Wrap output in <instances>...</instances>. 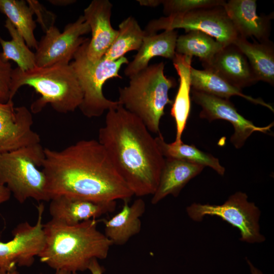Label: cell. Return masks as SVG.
<instances>
[{
	"instance_id": "e0dca14e",
	"label": "cell",
	"mask_w": 274,
	"mask_h": 274,
	"mask_svg": "<svg viewBox=\"0 0 274 274\" xmlns=\"http://www.w3.org/2000/svg\"><path fill=\"white\" fill-rule=\"evenodd\" d=\"M202 65L241 89L258 82L246 57L233 44L224 46Z\"/></svg>"
},
{
	"instance_id": "f1b7e54d",
	"label": "cell",
	"mask_w": 274,
	"mask_h": 274,
	"mask_svg": "<svg viewBox=\"0 0 274 274\" xmlns=\"http://www.w3.org/2000/svg\"><path fill=\"white\" fill-rule=\"evenodd\" d=\"M225 2L223 0H162L163 12L167 16L199 9L223 6Z\"/></svg>"
},
{
	"instance_id": "9a60e30c",
	"label": "cell",
	"mask_w": 274,
	"mask_h": 274,
	"mask_svg": "<svg viewBox=\"0 0 274 274\" xmlns=\"http://www.w3.org/2000/svg\"><path fill=\"white\" fill-rule=\"evenodd\" d=\"M49 211L51 219L66 225H75L111 213L116 201L97 202L59 195L49 201Z\"/></svg>"
},
{
	"instance_id": "8fae6325",
	"label": "cell",
	"mask_w": 274,
	"mask_h": 274,
	"mask_svg": "<svg viewBox=\"0 0 274 274\" xmlns=\"http://www.w3.org/2000/svg\"><path fill=\"white\" fill-rule=\"evenodd\" d=\"M90 28L83 15L68 23L62 32L55 26L50 27L38 42L35 53L37 67L69 64L78 48L84 42L83 35Z\"/></svg>"
},
{
	"instance_id": "d590c367",
	"label": "cell",
	"mask_w": 274,
	"mask_h": 274,
	"mask_svg": "<svg viewBox=\"0 0 274 274\" xmlns=\"http://www.w3.org/2000/svg\"><path fill=\"white\" fill-rule=\"evenodd\" d=\"M39 274H45L43 273H40ZM53 274H78L77 272H71L65 270H55Z\"/></svg>"
},
{
	"instance_id": "836d02e7",
	"label": "cell",
	"mask_w": 274,
	"mask_h": 274,
	"mask_svg": "<svg viewBox=\"0 0 274 274\" xmlns=\"http://www.w3.org/2000/svg\"><path fill=\"white\" fill-rule=\"evenodd\" d=\"M49 2L52 4L56 6H67L74 3L76 1L75 0H51L49 1Z\"/></svg>"
},
{
	"instance_id": "4316f807",
	"label": "cell",
	"mask_w": 274,
	"mask_h": 274,
	"mask_svg": "<svg viewBox=\"0 0 274 274\" xmlns=\"http://www.w3.org/2000/svg\"><path fill=\"white\" fill-rule=\"evenodd\" d=\"M118 26L115 40L102 57L105 59L117 60L128 52L138 51L142 44L146 33L135 18L128 17Z\"/></svg>"
},
{
	"instance_id": "ffe728a7",
	"label": "cell",
	"mask_w": 274,
	"mask_h": 274,
	"mask_svg": "<svg viewBox=\"0 0 274 274\" xmlns=\"http://www.w3.org/2000/svg\"><path fill=\"white\" fill-rule=\"evenodd\" d=\"M178 37L175 30H164L160 33L146 34L138 53L125 68V75L130 77L145 69L149 65L150 60L156 56L173 60L176 54Z\"/></svg>"
},
{
	"instance_id": "4dcf8cb0",
	"label": "cell",
	"mask_w": 274,
	"mask_h": 274,
	"mask_svg": "<svg viewBox=\"0 0 274 274\" xmlns=\"http://www.w3.org/2000/svg\"><path fill=\"white\" fill-rule=\"evenodd\" d=\"M88 270L91 274H103L105 268L100 265L97 259H93L90 262Z\"/></svg>"
},
{
	"instance_id": "e575fe53",
	"label": "cell",
	"mask_w": 274,
	"mask_h": 274,
	"mask_svg": "<svg viewBox=\"0 0 274 274\" xmlns=\"http://www.w3.org/2000/svg\"><path fill=\"white\" fill-rule=\"evenodd\" d=\"M246 261L249 266L251 274H264L260 269L256 267L247 258Z\"/></svg>"
},
{
	"instance_id": "f546056e",
	"label": "cell",
	"mask_w": 274,
	"mask_h": 274,
	"mask_svg": "<svg viewBox=\"0 0 274 274\" xmlns=\"http://www.w3.org/2000/svg\"><path fill=\"white\" fill-rule=\"evenodd\" d=\"M9 61L6 60L0 51V102L10 99V83L13 71Z\"/></svg>"
},
{
	"instance_id": "484cf974",
	"label": "cell",
	"mask_w": 274,
	"mask_h": 274,
	"mask_svg": "<svg viewBox=\"0 0 274 274\" xmlns=\"http://www.w3.org/2000/svg\"><path fill=\"white\" fill-rule=\"evenodd\" d=\"M224 46L212 37L199 30H191L178 37L176 53L199 57L202 64L210 62Z\"/></svg>"
},
{
	"instance_id": "9c48e42d",
	"label": "cell",
	"mask_w": 274,
	"mask_h": 274,
	"mask_svg": "<svg viewBox=\"0 0 274 274\" xmlns=\"http://www.w3.org/2000/svg\"><path fill=\"white\" fill-rule=\"evenodd\" d=\"M183 28L186 32L199 30L212 37L224 46L233 44L238 37L223 6L199 9L184 14L151 20L144 30L146 34L160 30Z\"/></svg>"
},
{
	"instance_id": "603a6c76",
	"label": "cell",
	"mask_w": 274,
	"mask_h": 274,
	"mask_svg": "<svg viewBox=\"0 0 274 274\" xmlns=\"http://www.w3.org/2000/svg\"><path fill=\"white\" fill-rule=\"evenodd\" d=\"M234 44L245 55L258 81L274 84V48L272 42L251 43L238 36Z\"/></svg>"
},
{
	"instance_id": "83f0119b",
	"label": "cell",
	"mask_w": 274,
	"mask_h": 274,
	"mask_svg": "<svg viewBox=\"0 0 274 274\" xmlns=\"http://www.w3.org/2000/svg\"><path fill=\"white\" fill-rule=\"evenodd\" d=\"M5 26L11 37L10 41H6L0 37V45L4 59L13 60L17 67L22 71L31 70L36 66L35 53L32 52L25 41L15 26L6 19Z\"/></svg>"
},
{
	"instance_id": "277c9868",
	"label": "cell",
	"mask_w": 274,
	"mask_h": 274,
	"mask_svg": "<svg viewBox=\"0 0 274 274\" xmlns=\"http://www.w3.org/2000/svg\"><path fill=\"white\" fill-rule=\"evenodd\" d=\"M27 85L40 95L30 106L32 113H40L48 105L57 112L75 111L82 103L83 93L77 77L69 64H56L22 71L13 69L10 83V99L18 89Z\"/></svg>"
},
{
	"instance_id": "d6a6232c",
	"label": "cell",
	"mask_w": 274,
	"mask_h": 274,
	"mask_svg": "<svg viewBox=\"0 0 274 274\" xmlns=\"http://www.w3.org/2000/svg\"><path fill=\"white\" fill-rule=\"evenodd\" d=\"M137 2L141 6L155 7L162 4V0H139Z\"/></svg>"
},
{
	"instance_id": "8d00e7d4",
	"label": "cell",
	"mask_w": 274,
	"mask_h": 274,
	"mask_svg": "<svg viewBox=\"0 0 274 274\" xmlns=\"http://www.w3.org/2000/svg\"><path fill=\"white\" fill-rule=\"evenodd\" d=\"M0 274H20V273L17 269L10 271H5L0 269Z\"/></svg>"
},
{
	"instance_id": "7a4b0ae2",
	"label": "cell",
	"mask_w": 274,
	"mask_h": 274,
	"mask_svg": "<svg viewBox=\"0 0 274 274\" xmlns=\"http://www.w3.org/2000/svg\"><path fill=\"white\" fill-rule=\"evenodd\" d=\"M98 141L133 195L154 193L165 158L138 117L119 103L107 111Z\"/></svg>"
},
{
	"instance_id": "2e32d148",
	"label": "cell",
	"mask_w": 274,
	"mask_h": 274,
	"mask_svg": "<svg viewBox=\"0 0 274 274\" xmlns=\"http://www.w3.org/2000/svg\"><path fill=\"white\" fill-rule=\"evenodd\" d=\"M223 7L238 36L255 38L258 42L269 41L271 18L258 15L256 0H230Z\"/></svg>"
},
{
	"instance_id": "1f68e13d",
	"label": "cell",
	"mask_w": 274,
	"mask_h": 274,
	"mask_svg": "<svg viewBox=\"0 0 274 274\" xmlns=\"http://www.w3.org/2000/svg\"><path fill=\"white\" fill-rule=\"evenodd\" d=\"M11 194L6 186L0 185V204L9 200Z\"/></svg>"
},
{
	"instance_id": "5bb4252c",
	"label": "cell",
	"mask_w": 274,
	"mask_h": 274,
	"mask_svg": "<svg viewBox=\"0 0 274 274\" xmlns=\"http://www.w3.org/2000/svg\"><path fill=\"white\" fill-rule=\"evenodd\" d=\"M112 8L109 0H93L84 10L83 16L91 32L87 56L92 61L104 56L117 35L118 30L111 23Z\"/></svg>"
},
{
	"instance_id": "52a82bcc",
	"label": "cell",
	"mask_w": 274,
	"mask_h": 274,
	"mask_svg": "<svg viewBox=\"0 0 274 274\" xmlns=\"http://www.w3.org/2000/svg\"><path fill=\"white\" fill-rule=\"evenodd\" d=\"M90 39L84 42L75 52L70 64L73 68L83 93L79 109L88 118L98 117L105 111L116 106L119 102L107 98L102 92L105 82L112 78H122L119 71L128 60L125 56L116 60L104 58L96 61L90 60L87 56V48Z\"/></svg>"
},
{
	"instance_id": "cb8c5ba5",
	"label": "cell",
	"mask_w": 274,
	"mask_h": 274,
	"mask_svg": "<svg viewBox=\"0 0 274 274\" xmlns=\"http://www.w3.org/2000/svg\"><path fill=\"white\" fill-rule=\"evenodd\" d=\"M157 146L164 158L183 160L202 166H208L219 175L223 176L225 169L219 160L212 155L200 150L194 145L184 143L182 141L166 143L159 133L155 138Z\"/></svg>"
},
{
	"instance_id": "3957f363",
	"label": "cell",
	"mask_w": 274,
	"mask_h": 274,
	"mask_svg": "<svg viewBox=\"0 0 274 274\" xmlns=\"http://www.w3.org/2000/svg\"><path fill=\"white\" fill-rule=\"evenodd\" d=\"M99 220L66 225L52 219L44 223V247L40 261L55 270L78 272L88 270L93 259H105L111 242L100 232Z\"/></svg>"
},
{
	"instance_id": "30bf717a",
	"label": "cell",
	"mask_w": 274,
	"mask_h": 274,
	"mask_svg": "<svg viewBox=\"0 0 274 274\" xmlns=\"http://www.w3.org/2000/svg\"><path fill=\"white\" fill-rule=\"evenodd\" d=\"M37 220L31 225L27 221L19 223L12 231L13 238L0 241V269L10 271L18 267H30L39 256L45 243L43 229L44 203L37 206Z\"/></svg>"
},
{
	"instance_id": "44dd1931",
	"label": "cell",
	"mask_w": 274,
	"mask_h": 274,
	"mask_svg": "<svg viewBox=\"0 0 274 274\" xmlns=\"http://www.w3.org/2000/svg\"><path fill=\"white\" fill-rule=\"evenodd\" d=\"M192 57L176 53L173 65L179 77V88L172 104L170 114L176 126V141H181L191 110L190 70Z\"/></svg>"
},
{
	"instance_id": "7402d4cb",
	"label": "cell",
	"mask_w": 274,
	"mask_h": 274,
	"mask_svg": "<svg viewBox=\"0 0 274 274\" xmlns=\"http://www.w3.org/2000/svg\"><path fill=\"white\" fill-rule=\"evenodd\" d=\"M191 88L218 97L229 99L233 96L244 98L254 104L259 105L273 112V107L260 98H254L245 94L242 89L232 85L225 79L208 70H190Z\"/></svg>"
},
{
	"instance_id": "8992f818",
	"label": "cell",
	"mask_w": 274,
	"mask_h": 274,
	"mask_svg": "<svg viewBox=\"0 0 274 274\" xmlns=\"http://www.w3.org/2000/svg\"><path fill=\"white\" fill-rule=\"evenodd\" d=\"M44 158L40 143L0 153V185L6 186L20 203L29 198L49 201L47 179L39 168Z\"/></svg>"
},
{
	"instance_id": "5b68a950",
	"label": "cell",
	"mask_w": 274,
	"mask_h": 274,
	"mask_svg": "<svg viewBox=\"0 0 274 274\" xmlns=\"http://www.w3.org/2000/svg\"><path fill=\"white\" fill-rule=\"evenodd\" d=\"M164 69L163 62L148 65L129 77L128 86L119 88V103L157 134L160 133V121L165 107L173 102L169 90L176 86L174 79L164 75Z\"/></svg>"
},
{
	"instance_id": "ac0fdd59",
	"label": "cell",
	"mask_w": 274,
	"mask_h": 274,
	"mask_svg": "<svg viewBox=\"0 0 274 274\" xmlns=\"http://www.w3.org/2000/svg\"><path fill=\"white\" fill-rule=\"evenodd\" d=\"M128 201L124 200L121 210L112 218L99 220L104 224V233L113 245H123L141 231L146 203L140 198L131 204Z\"/></svg>"
},
{
	"instance_id": "7c38bea8",
	"label": "cell",
	"mask_w": 274,
	"mask_h": 274,
	"mask_svg": "<svg viewBox=\"0 0 274 274\" xmlns=\"http://www.w3.org/2000/svg\"><path fill=\"white\" fill-rule=\"evenodd\" d=\"M191 98L200 106L199 117L209 121L222 119L229 122L234 128L230 141L236 149L241 148L254 132L267 133L273 125L258 126L246 119L237 111L229 99L218 97L194 89H191Z\"/></svg>"
},
{
	"instance_id": "d6986e66",
	"label": "cell",
	"mask_w": 274,
	"mask_h": 274,
	"mask_svg": "<svg viewBox=\"0 0 274 274\" xmlns=\"http://www.w3.org/2000/svg\"><path fill=\"white\" fill-rule=\"evenodd\" d=\"M158 184L152 195L151 203L155 204L168 195H179L192 179L199 175L204 166L183 160L164 158Z\"/></svg>"
},
{
	"instance_id": "d4e9b609",
	"label": "cell",
	"mask_w": 274,
	"mask_h": 274,
	"mask_svg": "<svg viewBox=\"0 0 274 274\" xmlns=\"http://www.w3.org/2000/svg\"><path fill=\"white\" fill-rule=\"evenodd\" d=\"M0 12L5 14L24 38L29 48L36 49L38 42L35 36L37 26L32 8L23 0H0Z\"/></svg>"
},
{
	"instance_id": "4fadbf2b",
	"label": "cell",
	"mask_w": 274,
	"mask_h": 274,
	"mask_svg": "<svg viewBox=\"0 0 274 274\" xmlns=\"http://www.w3.org/2000/svg\"><path fill=\"white\" fill-rule=\"evenodd\" d=\"M33 123L32 113L26 107H15L12 100L0 102V153L40 143Z\"/></svg>"
},
{
	"instance_id": "6da1fadb",
	"label": "cell",
	"mask_w": 274,
	"mask_h": 274,
	"mask_svg": "<svg viewBox=\"0 0 274 274\" xmlns=\"http://www.w3.org/2000/svg\"><path fill=\"white\" fill-rule=\"evenodd\" d=\"M41 167L50 200L65 195L107 202L133 196L98 140H80L58 151L45 148Z\"/></svg>"
},
{
	"instance_id": "ba28073f",
	"label": "cell",
	"mask_w": 274,
	"mask_h": 274,
	"mask_svg": "<svg viewBox=\"0 0 274 274\" xmlns=\"http://www.w3.org/2000/svg\"><path fill=\"white\" fill-rule=\"evenodd\" d=\"M186 212L191 219L197 222L206 216L220 217L238 229L242 241L254 244L265 239L260 232V211L254 202L248 201L244 192H235L220 205L193 203L186 208Z\"/></svg>"
}]
</instances>
